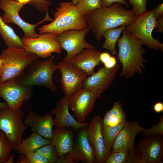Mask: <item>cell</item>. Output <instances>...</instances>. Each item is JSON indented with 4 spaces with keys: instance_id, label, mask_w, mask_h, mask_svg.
Returning a JSON list of instances; mask_svg holds the SVG:
<instances>
[{
    "instance_id": "obj_17",
    "label": "cell",
    "mask_w": 163,
    "mask_h": 163,
    "mask_svg": "<svg viewBox=\"0 0 163 163\" xmlns=\"http://www.w3.org/2000/svg\"><path fill=\"white\" fill-rule=\"evenodd\" d=\"M102 119L100 115H95L86 127L87 136L91 145L94 149L96 162L105 163L110 151L105 148L103 135Z\"/></svg>"
},
{
    "instance_id": "obj_39",
    "label": "cell",
    "mask_w": 163,
    "mask_h": 163,
    "mask_svg": "<svg viewBox=\"0 0 163 163\" xmlns=\"http://www.w3.org/2000/svg\"><path fill=\"white\" fill-rule=\"evenodd\" d=\"M111 55L108 52H101L100 56V59L101 63L104 65L108 61Z\"/></svg>"
},
{
    "instance_id": "obj_8",
    "label": "cell",
    "mask_w": 163,
    "mask_h": 163,
    "mask_svg": "<svg viewBox=\"0 0 163 163\" xmlns=\"http://www.w3.org/2000/svg\"><path fill=\"white\" fill-rule=\"evenodd\" d=\"M26 4L13 0H0V8L4 12L2 18L6 23H13L19 26L23 30L24 37L35 38L39 35L35 31L36 26L44 21H52L53 19L50 17L47 11L45 18L40 22L34 24L26 22L21 18L19 14L23 7Z\"/></svg>"
},
{
    "instance_id": "obj_14",
    "label": "cell",
    "mask_w": 163,
    "mask_h": 163,
    "mask_svg": "<svg viewBox=\"0 0 163 163\" xmlns=\"http://www.w3.org/2000/svg\"><path fill=\"white\" fill-rule=\"evenodd\" d=\"M86 127L83 128L79 132L76 144L73 150L65 156L57 158L56 163H94L96 162L94 149L88 138Z\"/></svg>"
},
{
    "instance_id": "obj_15",
    "label": "cell",
    "mask_w": 163,
    "mask_h": 163,
    "mask_svg": "<svg viewBox=\"0 0 163 163\" xmlns=\"http://www.w3.org/2000/svg\"><path fill=\"white\" fill-rule=\"evenodd\" d=\"M61 73L60 83L65 96L68 99L74 92L82 88L83 83L88 76L67 61L58 64Z\"/></svg>"
},
{
    "instance_id": "obj_43",
    "label": "cell",
    "mask_w": 163,
    "mask_h": 163,
    "mask_svg": "<svg viewBox=\"0 0 163 163\" xmlns=\"http://www.w3.org/2000/svg\"><path fill=\"white\" fill-rule=\"evenodd\" d=\"M15 156L14 154H11L7 160L6 163H13L14 161Z\"/></svg>"
},
{
    "instance_id": "obj_36",
    "label": "cell",
    "mask_w": 163,
    "mask_h": 163,
    "mask_svg": "<svg viewBox=\"0 0 163 163\" xmlns=\"http://www.w3.org/2000/svg\"><path fill=\"white\" fill-rule=\"evenodd\" d=\"M115 3H118L123 4L127 8H129V5L126 0H101V7H109Z\"/></svg>"
},
{
    "instance_id": "obj_42",
    "label": "cell",
    "mask_w": 163,
    "mask_h": 163,
    "mask_svg": "<svg viewBox=\"0 0 163 163\" xmlns=\"http://www.w3.org/2000/svg\"><path fill=\"white\" fill-rule=\"evenodd\" d=\"M17 163H28V160L25 155L21 154L16 161Z\"/></svg>"
},
{
    "instance_id": "obj_6",
    "label": "cell",
    "mask_w": 163,
    "mask_h": 163,
    "mask_svg": "<svg viewBox=\"0 0 163 163\" xmlns=\"http://www.w3.org/2000/svg\"><path fill=\"white\" fill-rule=\"evenodd\" d=\"M153 11V9L137 16L132 24L125 29L135 38L141 41L143 45L150 49L163 51V44L158 38L154 39L152 36V32L155 29L157 22Z\"/></svg>"
},
{
    "instance_id": "obj_49",
    "label": "cell",
    "mask_w": 163,
    "mask_h": 163,
    "mask_svg": "<svg viewBox=\"0 0 163 163\" xmlns=\"http://www.w3.org/2000/svg\"><path fill=\"white\" fill-rule=\"evenodd\" d=\"M15 1L16 0H14Z\"/></svg>"
},
{
    "instance_id": "obj_44",
    "label": "cell",
    "mask_w": 163,
    "mask_h": 163,
    "mask_svg": "<svg viewBox=\"0 0 163 163\" xmlns=\"http://www.w3.org/2000/svg\"><path fill=\"white\" fill-rule=\"evenodd\" d=\"M8 108L7 103L4 101L2 102H0V110Z\"/></svg>"
},
{
    "instance_id": "obj_21",
    "label": "cell",
    "mask_w": 163,
    "mask_h": 163,
    "mask_svg": "<svg viewBox=\"0 0 163 163\" xmlns=\"http://www.w3.org/2000/svg\"><path fill=\"white\" fill-rule=\"evenodd\" d=\"M24 123L30 127L32 132L51 140L54 120L50 113L41 116L31 110L24 119Z\"/></svg>"
},
{
    "instance_id": "obj_9",
    "label": "cell",
    "mask_w": 163,
    "mask_h": 163,
    "mask_svg": "<svg viewBox=\"0 0 163 163\" xmlns=\"http://www.w3.org/2000/svg\"><path fill=\"white\" fill-rule=\"evenodd\" d=\"M90 30L88 26L80 30H67L57 36L56 40L60 43L62 48L67 52L66 56L62 61H68L86 48H95L85 39V36Z\"/></svg>"
},
{
    "instance_id": "obj_16",
    "label": "cell",
    "mask_w": 163,
    "mask_h": 163,
    "mask_svg": "<svg viewBox=\"0 0 163 163\" xmlns=\"http://www.w3.org/2000/svg\"><path fill=\"white\" fill-rule=\"evenodd\" d=\"M137 145L139 155V163H162V135L144 137Z\"/></svg>"
},
{
    "instance_id": "obj_10",
    "label": "cell",
    "mask_w": 163,
    "mask_h": 163,
    "mask_svg": "<svg viewBox=\"0 0 163 163\" xmlns=\"http://www.w3.org/2000/svg\"><path fill=\"white\" fill-rule=\"evenodd\" d=\"M57 36L51 33L39 34L38 37L22 38L25 48L39 57L46 58L51 56L52 53L60 54L62 48L60 43L56 40Z\"/></svg>"
},
{
    "instance_id": "obj_26",
    "label": "cell",
    "mask_w": 163,
    "mask_h": 163,
    "mask_svg": "<svg viewBox=\"0 0 163 163\" xmlns=\"http://www.w3.org/2000/svg\"><path fill=\"white\" fill-rule=\"evenodd\" d=\"M126 27L123 25L117 28L108 29L103 33L102 37L105 38L103 47L109 51L113 55L117 54L118 52L116 49V44L121 34Z\"/></svg>"
},
{
    "instance_id": "obj_32",
    "label": "cell",
    "mask_w": 163,
    "mask_h": 163,
    "mask_svg": "<svg viewBox=\"0 0 163 163\" xmlns=\"http://www.w3.org/2000/svg\"><path fill=\"white\" fill-rule=\"evenodd\" d=\"M129 155V152L111 153L107 157L105 163H126Z\"/></svg>"
},
{
    "instance_id": "obj_38",
    "label": "cell",
    "mask_w": 163,
    "mask_h": 163,
    "mask_svg": "<svg viewBox=\"0 0 163 163\" xmlns=\"http://www.w3.org/2000/svg\"><path fill=\"white\" fill-rule=\"evenodd\" d=\"M117 63L116 56L111 55L108 61L104 64V66L107 68H112L115 67Z\"/></svg>"
},
{
    "instance_id": "obj_2",
    "label": "cell",
    "mask_w": 163,
    "mask_h": 163,
    "mask_svg": "<svg viewBox=\"0 0 163 163\" xmlns=\"http://www.w3.org/2000/svg\"><path fill=\"white\" fill-rule=\"evenodd\" d=\"M117 41L119 50L117 57L122 66L121 77L130 78L135 74L141 73L145 68L147 60L143 57L145 54L141 41L135 38L125 29Z\"/></svg>"
},
{
    "instance_id": "obj_35",
    "label": "cell",
    "mask_w": 163,
    "mask_h": 163,
    "mask_svg": "<svg viewBox=\"0 0 163 163\" xmlns=\"http://www.w3.org/2000/svg\"><path fill=\"white\" fill-rule=\"evenodd\" d=\"M51 2L50 1L46 0H30L27 4L34 6L38 11L43 13L48 11Z\"/></svg>"
},
{
    "instance_id": "obj_13",
    "label": "cell",
    "mask_w": 163,
    "mask_h": 163,
    "mask_svg": "<svg viewBox=\"0 0 163 163\" xmlns=\"http://www.w3.org/2000/svg\"><path fill=\"white\" fill-rule=\"evenodd\" d=\"M96 96L90 91L82 88L73 93L68 99L69 109L73 111L74 118L83 123L94 109Z\"/></svg>"
},
{
    "instance_id": "obj_48",
    "label": "cell",
    "mask_w": 163,
    "mask_h": 163,
    "mask_svg": "<svg viewBox=\"0 0 163 163\" xmlns=\"http://www.w3.org/2000/svg\"><path fill=\"white\" fill-rule=\"evenodd\" d=\"M0 163H4L3 161L0 158Z\"/></svg>"
},
{
    "instance_id": "obj_22",
    "label": "cell",
    "mask_w": 163,
    "mask_h": 163,
    "mask_svg": "<svg viewBox=\"0 0 163 163\" xmlns=\"http://www.w3.org/2000/svg\"><path fill=\"white\" fill-rule=\"evenodd\" d=\"M51 142L56 149L58 158L65 156L74 147L72 133L66 127L53 130Z\"/></svg>"
},
{
    "instance_id": "obj_24",
    "label": "cell",
    "mask_w": 163,
    "mask_h": 163,
    "mask_svg": "<svg viewBox=\"0 0 163 163\" xmlns=\"http://www.w3.org/2000/svg\"><path fill=\"white\" fill-rule=\"evenodd\" d=\"M0 35L8 47L25 48L22 39L11 27L7 25L0 16Z\"/></svg>"
},
{
    "instance_id": "obj_33",
    "label": "cell",
    "mask_w": 163,
    "mask_h": 163,
    "mask_svg": "<svg viewBox=\"0 0 163 163\" xmlns=\"http://www.w3.org/2000/svg\"><path fill=\"white\" fill-rule=\"evenodd\" d=\"M133 6L132 9L136 16L147 11L146 6L148 0H127Z\"/></svg>"
},
{
    "instance_id": "obj_18",
    "label": "cell",
    "mask_w": 163,
    "mask_h": 163,
    "mask_svg": "<svg viewBox=\"0 0 163 163\" xmlns=\"http://www.w3.org/2000/svg\"><path fill=\"white\" fill-rule=\"evenodd\" d=\"M137 121H126L117 135L113 142L112 153L129 152L135 147L134 144L137 135L145 129Z\"/></svg>"
},
{
    "instance_id": "obj_4",
    "label": "cell",
    "mask_w": 163,
    "mask_h": 163,
    "mask_svg": "<svg viewBox=\"0 0 163 163\" xmlns=\"http://www.w3.org/2000/svg\"><path fill=\"white\" fill-rule=\"evenodd\" d=\"M54 58L53 55L43 61L37 58L24 69L15 79L16 82L26 87H43L55 92L57 88L53 82V75L58 67L54 62Z\"/></svg>"
},
{
    "instance_id": "obj_27",
    "label": "cell",
    "mask_w": 163,
    "mask_h": 163,
    "mask_svg": "<svg viewBox=\"0 0 163 163\" xmlns=\"http://www.w3.org/2000/svg\"><path fill=\"white\" fill-rule=\"evenodd\" d=\"M126 122L114 126H110L103 124L102 133L105 147L107 150L111 151L117 135L124 127Z\"/></svg>"
},
{
    "instance_id": "obj_5",
    "label": "cell",
    "mask_w": 163,
    "mask_h": 163,
    "mask_svg": "<svg viewBox=\"0 0 163 163\" xmlns=\"http://www.w3.org/2000/svg\"><path fill=\"white\" fill-rule=\"evenodd\" d=\"M0 58L2 59L1 83L15 80L25 68L38 57L25 48L8 47L3 50Z\"/></svg>"
},
{
    "instance_id": "obj_45",
    "label": "cell",
    "mask_w": 163,
    "mask_h": 163,
    "mask_svg": "<svg viewBox=\"0 0 163 163\" xmlns=\"http://www.w3.org/2000/svg\"><path fill=\"white\" fill-rule=\"evenodd\" d=\"M2 59L0 58V81L2 76Z\"/></svg>"
},
{
    "instance_id": "obj_37",
    "label": "cell",
    "mask_w": 163,
    "mask_h": 163,
    "mask_svg": "<svg viewBox=\"0 0 163 163\" xmlns=\"http://www.w3.org/2000/svg\"><path fill=\"white\" fill-rule=\"evenodd\" d=\"M154 16L156 21L163 17V3H159L153 9Z\"/></svg>"
},
{
    "instance_id": "obj_23",
    "label": "cell",
    "mask_w": 163,
    "mask_h": 163,
    "mask_svg": "<svg viewBox=\"0 0 163 163\" xmlns=\"http://www.w3.org/2000/svg\"><path fill=\"white\" fill-rule=\"evenodd\" d=\"M51 140L45 138L37 133L32 132L30 136L22 139L17 147L18 153L26 155L36 151L38 149L50 143Z\"/></svg>"
},
{
    "instance_id": "obj_3",
    "label": "cell",
    "mask_w": 163,
    "mask_h": 163,
    "mask_svg": "<svg viewBox=\"0 0 163 163\" xmlns=\"http://www.w3.org/2000/svg\"><path fill=\"white\" fill-rule=\"evenodd\" d=\"M54 13L52 22L39 28V34L51 33L59 36L70 30H80L87 27L85 14L81 13L71 2H62Z\"/></svg>"
},
{
    "instance_id": "obj_46",
    "label": "cell",
    "mask_w": 163,
    "mask_h": 163,
    "mask_svg": "<svg viewBox=\"0 0 163 163\" xmlns=\"http://www.w3.org/2000/svg\"><path fill=\"white\" fill-rule=\"evenodd\" d=\"M82 0H72L71 2L72 4L76 6Z\"/></svg>"
},
{
    "instance_id": "obj_30",
    "label": "cell",
    "mask_w": 163,
    "mask_h": 163,
    "mask_svg": "<svg viewBox=\"0 0 163 163\" xmlns=\"http://www.w3.org/2000/svg\"><path fill=\"white\" fill-rule=\"evenodd\" d=\"M36 151L45 156L49 163H56L58 158L57 152L55 146L52 142L39 148Z\"/></svg>"
},
{
    "instance_id": "obj_40",
    "label": "cell",
    "mask_w": 163,
    "mask_h": 163,
    "mask_svg": "<svg viewBox=\"0 0 163 163\" xmlns=\"http://www.w3.org/2000/svg\"><path fill=\"white\" fill-rule=\"evenodd\" d=\"M153 110L156 113H159L163 112V103L158 101L153 106Z\"/></svg>"
},
{
    "instance_id": "obj_1",
    "label": "cell",
    "mask_w": 163,
    "mask_h": 163,
    "mask_svg": "<svg viewBox=\"0 0 163 163\" xmlns=\"http://www.w3.org/2000/svg\"><path fill=\"white\" fill-rule=\"evenodd\" d=\"M85 16L88 27L94 34L96 40L100 41L105 30L123 25L129 26L137 16L132 9L127 10L123 4L115 3L110 7L95 9Z\"/></svg>"
},
{
    "instance_id": "obj_31",
    "label": "cell",
    "mask_w": 163,
    "mask_h": 163,
    "mask_svg": "<svg viewBox=\"0 0 163 163\" xmlns=\"http://www.w3.org/2000/svg\"><path fill=\"white\" fill-rule=\"evenodd\" d=\"M142 133V136L144 137L158 135H163V116H160L157 124L152 126L149 129H145Z\"/></svg>"
},
{
    "instance_id": "obj_11",
    "label": "cell",
    "mask_w": 163,
    "mask_h": 163,
    "mask_svg": "<svg viewBox=\"0 0 163 163\" xmlns=\"http://www.w3.org/2000/svg\"><path fill=\"white\" fill-rule=\"evenodd\" d=\"M33 92L32 87L20 85L15 79L0 83V96L7 103L8 108L12 110L20 109L24 101L30 99Z\"/></svg>"
},
{
    "instance_id": "obj_47",
    "label": "cell",
    "mask_w": 163,
    "mask_h": 163,
    "mask_svg": "<svg viewBox=\"0 0 163 163\" xmlns=\"http://www.w3.org/2000/svg\"><path fill=\"white\" fill-rule=\"evenodd\" d=\"M15 1L20 3H27V4L30 0H16Z\"/></svg>"
},
{
    "instance_id": "obj_7",
    "label": "cell",
    "mask_w": 163,
    "mask_h": 163,
    "mask_svg": "<svg viewBox=\"0 0 163 163\" xmlns=\"http://www.w3.org/2000/svg\"><path fill=\"white\" fill-rule=\"evenodd\" d=\"M24 116L20 109L0 110V130L5 133L14 151H16L24 133L28 127L23 122Z\"/></svg>"
},
{
    "instance_id": "obj_28",
    "label": "cell",
    "mask_w": 163,
    "mask_h": 163,
    "mask_svg": "<svg viewBox=\"0 0 163 163\" xmlns=\"http://www.w3.org/2000/svg\"><path fill=\"white\" fill-rule=\"evenodd\" d=\"M13 150V148L5 133L0 130V158L6 162Z\"/></svg>"
},
{
    "instance_id": "obj_12",
    "label": "cell",
    "mask_w": 163,
    "mask_h": 163,
    "mask_svg": "<svg viewBox=\"0 0 163 163\" xmlns=\"http://www.w3.org/2000/svg\"><path fill=\"white\" fill-rule=\"evenodd\" d=\"M120 68L121 65L118 63L110 69L100 66L97 72L87 77L82 88L90 91L99 99L102 93L110 87Z\"/></svg>"
},
{
    "instance_id": "obj_29",
    "label": "cell",
    "mask_w": 163,
    "mask_h": 163,
    "mask_svg": "<svg viewBox=\"0 0 163 163\" xmlns=\"http://www.w3.org/2000/svg\"><path fill=\"white\" fill-rule=\"evenodd\" d=\"M76 6L78 11L84 14L101 7V0H82Z\"/></svg>"
},
{
    "instance_id": "obj_34",
    "label": "cell",
    "mask_w": 163,
    "mask_h": 163,
    "mask_svg": "<svg viewBox=\"0 0 163 163\" xmlns=\"http://www.w3.org/2000/svg\"><path fill=\"white\" fill-rule=\"evenodd\" d=\"M25 155L28 163H49L45 156L36 151L28 153Z\"/></svg>"
},
{
    "instance_id": "obj_19",
    "label": "cell",
    "mask_w": 163,
    "mask_h": 163,
    "mask_svg": "<svg viewBox=\"0 0 163 163\" xmlns=\"http://www.w3.org/2000/svg\"><path fill=\"white\" fill-rule=\"evenodd\" d=\"M68 99L65 96L56 102V107L50 111L55 115L54 126L56 128L71 127L75 130L87 126V122L80 123L77 122L69 112Z\"/></svg>"
},
{
    "instance_id": "obj_25",
    "label": "cell",
    "mask_w": 163,
    "mask_h": 163,
    "mask_svg": "<svg viewBox=\"0 0 163 163\" xmlns=\"http://www.w3.org/2000/svg\"><path fill=\"white\" fill-rule=\"evenodd\" d=\"M102 120L104 124L110 126H116L127 121L126 113L120 101L114 103L111 109L106 113Z\"/></svg>"
},
{
    "instance_id": "obj_20",
    "label": "cell",
    "mask_w": 163,
    "mask_h": 163,
    "mask_svg": "<svg viewBox=\"0 0 163 163\" xmlns=\"http://www.w3.org/2000/svg\"><path fill=\"white\" fill-rule=\"evenodd\" d=\"M101 52L95 48H86L67 62L86 73L88 76H90L95 73L96 66H101L100 56Z\"/></svg>"
},
{
    "instance_id": "obj_41",
    "label": "cell",
    "mask_w": 163,
    "mask_h": 163,
    "mask_svg": "<svg viewBox=\"0 0 163 163\" xmlns=\"http://www.w3.org/2000/svg\"><path fill=\"white\" fill-rule=\"evenodd\" d=\"M155 29L158 33L163 32V17L157 21Z\"/></svg>"
}]
</instances>
